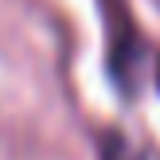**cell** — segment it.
<instances>
[{
    "label": "cell",
    "mask_w": 160,
    "mask_h": 160,
    "mask_svg": "<svg viewBox=\"0 0 160 160\" xmlns=\"http://www.w3.org/2000/svg\"><path fill=\"white\" fill-rule=\"evenodd\" d=\"M156 86H160V59H156Z\"/></svg>",
    "instance_id": "obj_3"
},
{
    "label": "cell",
    "mask_w": 160,
    "mask_h": 160,
    "mask_svg": "<svg viewBox=\"0 0 160 160\" xmlns=\"http://www.w3.org/2000/svg\"><path fill=\"white\" fill-rule=\"evenodd\" d=\"M98 160H145L133 148V141L121 129H102L98 133Z\"/></svg>",
    "instance_id": "obj_2"
},
{
    "label": "cell",
    "mask_w": 160,
    "mask_h": 160,
    "mask_svg": "<svg viewBox=\"0 0 160 160\" xmlns=\"http://www.w3.org/2000/svg\"><path fill=\"white\" fill-rule=\"evenodd\" d=\"M106 4V20H109V78L121 94H133V74H137V59H141V35L133 28L125 0H102Z\"/></svg>",
    "instance_id": "obj_1"
}]
</instances>
